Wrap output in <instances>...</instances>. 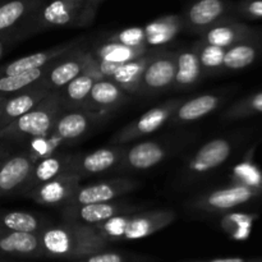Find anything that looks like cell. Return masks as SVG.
<instances>
[{"label": "cell", "instance_id": "8d00e7d4", "mask_svg": "<svg viewBox=\"0 0 262 262\" xmlns=\"http://www.w3.org/2000/svg\"><path fill=\"white\" fill-rule=\"evenodd\" d=\"M199 55L200 63H201L204 71H222L223 69V60H224L225 49L217 48V46L207 45V43L197 42L194 45Z\"/></svg>", "mask_w": 262, "mask_h": 262}, {"label": "cell", "instance_id": "4dcf8cb0", "mask_svg": "<svg viewBox=\"0 0 262 262\" xmlns=\"http://www.w3.org/2000/svg\"><path fill=\"white\" fill-rule=\"evenodd\" d=\"M45 0H9L0 5V32L27 19Z\"/></svg>", "mask_w": 262, "mask_h": 262}, {"label": "cell", "instance_id": "277c9868", "mask_svg": "<svg viewBox=\"0 0 262 262\" xmlns=\"http://www.w3.org/2000/svg\"><path fill=\"white\" fill-rule=\"evenodd\" d=\"M63 110L64 106L59 94L51 92L31 112L3 129L0 132V138L17 143H27L33 138L48 135Z\"/></svg>", "mask_w": 262, "mask_h": 262}, {"label": "cell", "instance_id": "5bb4252c", "mask_svg": "<svg viewBox=\"0 0 262 262\" xmlns=\"http://www.w3.org/2000/svg\"><path fill=\"white\" fill-rule=\"evenodd\" d=\"M136 210L132 205L124 202H105V204L81 205V206H64L63 219L66 222L96 227L118 215L132 214Z\"/></svg>", "mask_w": 262, "mask_h": 262}, {"label": "cell", "instance_id": "e575fe53", "mask_svg": "<svg viewBox=\"0 0 262 262\" xmlns=\"http://www.w3.org/2000/svg\"><path fill=\"white\" fill-rule=\"evenodd\" d=\"M26 145H27V151L26 152L36 163V161L49 158V156L54 155V154H58L61 146L66 145V143L58 136L54 135L53 132H49L48 135L33 138V140H31Z\"/></svg>", "mask_w": 262, "mask_h": 262}, {"label": "cell", "instance_id": "d590c367", "mask_svg": "<svg viewBox=\"0 0 262 262\" xmlns=\"http://www.w3.org/2000/svg\"><path fill=\"white\" fill-rule=\"evenodd\" d=\"M262 114V91L239 100L228 107L223 114L224 120H238Z\"/></svg>", "mask_w": 262, "mask_h": 262}, {"label": "cell", "instance_id": "9a60e30c", "mask_svg": "<svg viewBox=\"0 0 262 262\" xmlns=\"http://www.w3.org/2000/svg\"><path fill=\"white\" fill-rule=\"evenodd\" d=\"M50 94V90L46 89L41 82H37L23 91L5 97L0 112V132L9 127L18 118L31 112Z\"/></svg>", "mask_w": 262, "mask_h": 262}, {"label": "cell", "instance_id": "4fadbf2b", "mask_svg": "<svg viewBox=\"0 0 262 262\" xmlns=\"http://www.w3.org/2000/svg\"><path fill=\"white\" fill-rule=\"evenodd\" d=\"M81 178L73 171H67L58 178L36 187L27 194L31 200L43 206H67L81 186Z\"/></svg>", "mask_w": 262, "mask_h": 262}, {"label": "cell", "instance_id": "836d02e7", "mask_svg": "<svg viewBox=\"0 0 262 262\" xmlns=\"http://www.w3.org/2000/svg\"><path fill=\"white\" fill-rule=\"evenodd\" d=\"M257 215L245 212H227L222 219V227L228 234L237 241H245L250 237L253 223Z\"/></svg>", "mask_w": 262, "mask_h": 262}, {"label": "cell", "instance_id": "7c38bea8", "mask_svg": "<svg viewBox=\"0 0 262 262\" xmlns=\"http://www.w3.org/2000/svg\"><path fill=\"white\" fill-rule=\"evenodd\" d=\"M140 182L129 178H118L112 181L100 182L90 186H79L73 199L67 206H81V205L105 204L114 201L118 197L135 191Z\"/></svg>", "mask_w": 262, "mask_h": 262}, {"label": "cell", "instance_id": "6da1fadb", "mask_svg": "<svg viewBox=\"0 0 262 262\" xmlns=\"http://www.w3.org/2000/svg\"><path fill=\"white\" fill-rule=\"evenodd\" d=\"M45 258L77 261L107 250L110 243L95 227L66 222L48 224L40 233Z\"/></svg>", "mask_w": 262, "mask_h": 262}, {"label": "cell", "instance_id": "3957f363", "mask_svg": "<svg viewBox=\"0 0 262 262\" xmlns=\"http://www.w3.org/2000/svg\"><path fill=\"white\" fill-rule=\"evenodd\" d=\"M102 0H49L43 2L30 17L32 30L84 27L94 20Z\"/></svg>", "mask_w": 262, "mask_h": 262}, {"label": "cell", "instance_id": "f6af8a7d", "mask_svg": "<svg viewBox=\"0 0 262 262\" xmlns=\"http://www.w3.org/2000/svg\"><path fill=\"white\" fill-rule=\"evenodd\" d=\"M2 53H3V42L0 41V55H2Z\"/></svg>", "mask_w": 262, "mask_h": 262}, {"label": "cell", "instance_id": "74e56055", "mask_svg": "<svg viewBox=\"0 0 262 262\" xmlns=\"http://www.w3.org/2000/svg\"><path fill=\"white\" fill-rule=\"evenodd\" d=\"M158 258L147 255L130 252H118V251H101L95 255L73 262H156Z\"/></svg>", "mask_w": 262, "mask_h": 262}, {"label": "cell", "instance_id": "1f68e13d", "mask_svg": "<svg viewBox=\"0 0 262 262\" xmlns=\"http://www.w3.org/2000/svg\"><path fill=\"white\" fill-rule=\"evenodd\" d=\"M48 223L27 211H0V227L18 233L38 234Z\"/></svg>", "mask_w": 262, "mask_h": 262}, {"label": "cell", "instance_id": "ee69618b", "mask_svg": "<svg viewBox=\"0 0 262 262\" xmlns=\"http://www.w3.org/2000/svg\"><path fill=\"white\" fill-rule=\"evenodd\" d=\"M5 97H0V112H2V106H3V102H4Z\"/></svg>", "mask_w": 262, "mask_h": 262}, {"label": "cell", "instance_id": "ab89813d", "mask_svg": "<svg viewBox=\"0 0 262 262\" xmlns=\"http://www.w3.org/2000/svg\"><path fill=\"white\" fill-rule=\"evenodd\" d=\"M107 41L122 43V45L129 46V48H147L143 27H130L118 31V32L109 36Z\"/></svg>", "mask_w": 262, "mask_h": 262}, {"label": "cell", "instance_id": "484cf974", "mask_svg": "<svg viewBox=\"0 0 262 262\" xmlns=\"http://www.w3.org/2000/svg\"><path fill=\"white\" fill-rule=\"evenodd\" d=\"M154 54L155 51H148L147 54L135 60L123 63L109 79L119 86L125 94H138L143 72L152 59Z\"/></svg>", "mask_w": 262, "mask_h": 262}, {"label": "cell", "instance_id": "4316f807", "mask_svg": "<svg viewBox=\"0 0 262 262\" xmlns=\"http://www.w3.org/2000/svg\"><path fill=\"white\" fill-rule=\"evenodd\" d=\"M184 27L183 18L179 15H165L148 23L145 30L146 46L148 49L159 48L170 42Z\"/></svg>", "mask_w": 262, "mask_h": 262}, {"label": "cell", "instance_id": "d6a6232c", "mask_svg": "<svg viewBox=\"0 0 262 262\" xmlns=\"http://www.w3.org/2000/svg\"><path fill=\"white\" fill-rule=\"evenodd\" d=\"M49 67L50 66L45 67V68L36 69V71L17 74V76L0 77V97L10 96V95L23 91V90L28 89L32 84L40 82L46 74V72L49 71Z\"/></svg>", "mask_w": 262, "mask_h": 262}, {"label": "cell", "instance_id": "f1b7e54d", "mask_svg": "<svg viewBox=\"0 0 262 262\" xmlns=\"http://www.w3.org/2000/svg\"><path fill=\"white\" fill-rule=\"evenodd\" d=\"M260 51L261 45L258 42V37L237 43L225 50L223 69L239 71V69L247 68L248 66L255 63Z\"/></svg>", "mask_w": 262, "mask_h": 262}, {"label": "cell", "instance_id": "8fae6325", "mask_svg": "<svg viewBox=\"0 0 262 262\" xmlns=\"http://www.w3.org/2000/svg\"><path fill=\"white\" fill-rule=\"evenodd\" d=\"M176 79V53L155 51L141 79L138 94L152 95L173 89Z\"/></svg>", "mask_w": 262, "mask_h": 262}, {"label": "cell", "instance_id": "52a82bcc", "mask_svg": "<svg viewBox=\"0 0 262 262\" xmlns=\"http://www.w3.org/2000/svg\"><path fill=\"white\" fill-rule=\"evenodd\" d=\"M182 102H183V100L174 99L169 100V101L164 102L159 106L152 107L143 115H141L138 119L133 120L129 124L118 130L112 137L110 142H112V145H127V143L133 142L138 138L156 132L171 119V117Z\"/></svg>", "mask_w": 262, "mask_h": 262}, {"label": "cell", "instance_id": "9c48e42d", "mask_svg": "<svg viewBox=\"0 0 262 262\" xmlns=\"http://www.w3.org/2000/svg\"><path fill=\"white\" fill-rule=\"evenodd\" d=\"M127 145H112L86 154H74L71 170L83 178L117 170L124 156Z\"/></svg>", "mask_w": 262, "mask_h": 262}, {"label": "cell", "instance_id": "83f0119b", "mask_svg": "<svg viewBox=\"0 0 262 262\" xmlns=\"http://www.w3.org/2000/svg\"><path fill=\"white\" fill-rule=\"evenodd\" d=\"M100 78L92 76L90 73H82L73 81L69 82L67 86L59 90L58 94L63 102L64 109L67 110H77L81 109L83 102L86 101L87 96L90 95L92 86Z\"/></svg>", "mask_w": 262, "mask_h": 262}, {"label": "cell", "instance_id": "d6986e66", "mask_svg": "<svg viewBox=\"0 0 262 262\" xmlns=\"http://www.w3.org/2000/svg\"><path fill=\"white\" fill-rule=\"evenodd\" d=\"M128 100V95L119 86L107 78L99 79L94 83L81 110L102 115L117 109Z\"/></svg>", "mask_w": 262, "mask_h": 262}, {"label": "cell", "instance_id": "7a4b0ae2", "mask_svg": "<svg viewBox=\"0 0 262 262\" xmlns=\"http://www.w3.org/2000/svg\"><path fill=\"white\" fill-rule=\"evenodd\" d=\"M176 217L177 214L173 210H151L141 214L118 215L95 228L109 243L137 241L169 227Z\"/></svg>", "mask_w": 262, "mask_h": 262}, {"label": "cell", "instance_id": "603a6c76", "mask_svg": "<svg viewBox=\"0 0 262 262\" xmlns=\"http://www.w3.org/2000/svg\"><path fill=\"white\" fill-rule=\"evenodd\" d=\"M0 252L25 257L43 258L38 234L18 233L0 227Z\"/></svg>", "mask_w": 262, "mask_h": 262}, {"label": "cell", "instance_id": "44dd1931", "mask_svg": "<svg viewBox=\"0 0 262 262\" xmlns=\"http://www.w3.org/2000/svg\"><path fill=\"white\" fill-rule=\"evenodd\" d=\"M73 155L74 154L69 152H58L42 159V160L36 161L19 194L27 196L36 187L58 178L59 176L67 173V171H72L71 166Z\"/></svg>", "mask_w": 262, "mask_h": 262}, {"label": "cell", "instance_id": "60d3db41", "mask_svg": "<svg viewBox=\"0 0 262 262\" xmlns=\"http://www.w3.org/2000/svg\"><path fill=\"white\" fill-rule=\"evenodd\" d=\"M238 12L250 19H262V0H245L238 5Z\"/></svg>", "mask_w": 262, "mask_h": 262}, {"label": "cell", "instance_id": "7bdbcfd3", "mask_svg": "<svg viewBox=\"0 0 262 262\" xmlns=\"http://www.w3.org/2000/svg\"><path fill=\"white\" fill-rule=\"evenodd\" d=\"M4 158H7V150H5L4 146L0 145V160Z\"/></svg>", "mask_w": 262, "mask_h": 262}, {"label": "cell", "instance_id": "b9f144b4", "mask_svg": "<svg viewBox=\"0 0 262 262\" xmlns=\"http://www.w3.org/2000/svg\"><path fill=\"white\" fill-rule=\"evenodd\" d=\"M182 262H260L256 260H246L241 257H228V258H212V260H186Z\"/></svg>", "mask_w": 262, "mask_h": 262}, {"label": "cell", "instance_id": "ffe728a7", "mask_svg": "<svg viewBox=\"0 0 262 262\" xmlns=\"http://www.w3.org/2000/svg\"><path fill=\"white\" fill-rule=\"evenodd\" d=\"M229 4L225 0H197L184 14V26L192 31L204 33L210 27L225 19Z\"/></svg>", "mask_w": 262, "mask_h": 262}, {"label": "cell", "instance_id": "f35d334b", "mask_svg": "<svg viewBox=\"0 0 262 262\" xmlns=\"http://www.w3.org/2000/svg\"><path fill=\"white\" fill-rule=\"evenodd\" d=\"M234 184H243L250 187H262V173L251 161L238 164L233 171Z\"/></svg>", "mask_w": 262, "mask_h": 262}, {"label": "cell", "instance_id": "f546056e", "mask_svg": "<svg viewBox=\"0 0 262 262\" xmlns=\"http://www.w3.org/2000/svg\"><path fill=\"white\" fill-rule=\"evenodd\" d=\"M151 51L148 48H129V46L122 45V43L112 42V41H104L95 48L92 55L96 60L109 61V63L123 64L127 61L135 60V59L143 56Z\"/></svg>", "mask_w": 262, "mask_h": 262}, {"label": "cell", "instance_id": "ac0fdd59", "mask_svg": "<svg viewBox=\"0 0 262 262\" xmlns=\"http://www.w3.org/2000/svg\"><path fill=\"white\" fill-rule=\"evenodd\" d=\"M258 33L253 28L248 27L245 23L237 22L233 19H223L210 27L209 30L202 33V42L207 45L217 46L222 49H229L243 41L257 38Z\"/></svg>", "mask_w": 262, "mask_h": 262}, {"label": "cell", "instance_id": "d4e9b609", "mask_svg": "<svg viewBox=\"0 0 262 262\" xmlns=\"http://www.w3.org/2000/svg\"><path fill=\"white\" fill-rule=\"evenodd\" d=\"M222 104V97L214 94L201 95L191 100L182 102L170 122L173 124H183V123L196 122L201 118L206 117L210 113L215 112Z\"/></svg>", "mask_w": 262, "mask_h": 262}, {"label": "cell", "instance_id": "2e32d148", "mask_svg": "<svg viewBox=\"0 0 262 262\" xmlns=\"http://www.w3.org/2000/svg\"><path fill=\"white\" fill-rule=\"evenodd\" d=\"M35 161L27 152L7 156L0 160V197L20 193Z\"/></svg>", "mask_w": 262, "mask_h": 262}, {"label": "cell", "instance_id": "7402d4cb", "mask_svg": "<svg viewBox=\"0 0 262 262\" xmlns=\"http://www.w3.org/2000/svg\"><path fill=\"white\" fill-rule=\"evenodd\" d=\"M102 115L92 114L84 110L64 109L55 120L51 132L58 136L64 143H72L86 135L92 124L99 122Z\"/></svg>", "mask_w": 262, "mask_h": 262}, {"label": "cell", "instance_id": "cb8c5ba5", "mask_svg": "<svg viewBox=\"0 0 262 262\" xmlns=\"http://www.w3.org/2000/svg\"><path fill=\"white\" fill-rule=\"evenodd\" d=\"M201 63L197 55L196 48L186 49L176 53V79H174L173 89L189 90L199 83L202 76Z\"/></svg>", "mask_w": 262, "mask_h": 262}, {"label": "cell", "instance_id": "ba28073f", "mask_svg": "<svg viewBox=\"0 0 262 262\" xmlns=\"http://www.w3.org/2000/svg\"><path fill=\"white\" fill-rule=\"evenodd\" d=\"M174 141H143L127 147L122 163L115 171H143L163 163L173 151Z\"/></svg>", "mask_w": 262, "mask_h": 262}, {"label": "cell", "instance_id": "30bf717a", "mask_svg": "<svg viewBox=\"0 0 262 262\" xmlns=\"http://www.w3.org/2000/svg\"><path fill=\"white\" fill-rule=\"evenodd\" d=\"M233 151L232 141L227 138H215L205 143L188 160L186 174L188 179L200 178L215 170L229 159Z\"/></svg>", "mask_w": 262, "mask_h": 262}, {"label": "cell", "instance_id": "e0dca14e", "mask_svg": "<svg viewBox=\"0 0 262 262\" xmlns=\"http://www.w3.org/2000/svg\"><path fill=\"white\" fill-rule=\"evenodd\" d=\"M79 45H81V40H74L71 41V42L54 46V48L48 49V50L38 51V53L15 59V60L10 61V63L5 64L0 68V77L17 76V74L26 73V72L45 68V67L50 66L51 63L60 59L66 54H68L73 49L78 48Z\"/></svg>", "mask_w": 262, "mask_h": 262}, {"label": "cell", "instance_id": "8992f818", "mask_svg": "<svg viewBox=\"0 0 262 262\" xmlns=\"http://www.w3.org/2000/svg\"><path fill=\"white\" fill-rule=\"evenodd\" d=\"M262 197V187L232 184L197 197L192 206L210 214H227L230 210Z\"/></svg>", "mask_w": 262, "mask_h": 262}, {"label": "cell", "instance_id": "5b68a950", "mask_svg": "<svg viewBox=\"0 0 262 262\" xmlns=\"http://www.w3.org/2000/svg\"><path fill=\"white\" fill-rule=\"evenodd\" d=\"M82 73H90L100 79L104 78L97 69L92 51L84 50L79 45L51 63L49 71L40 82L51 92H58Z\"/></svg>", "mask_w": 262, "mask_h": 262}]
</instances>
